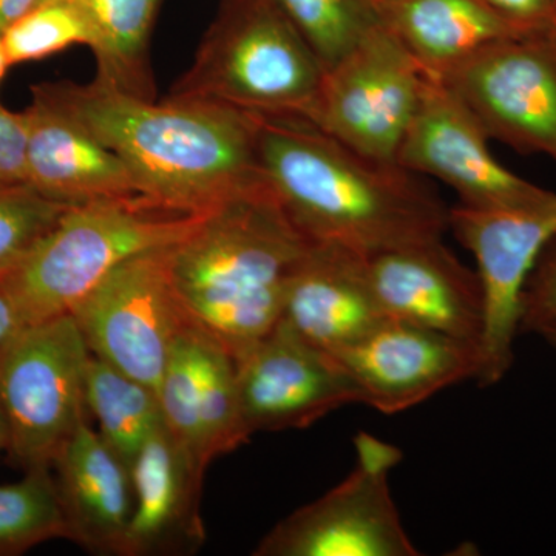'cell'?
I'll return each mask as SVG.
<instances>
[{
  "label": "cell",
  "instance_id": "6da1fadb",
  "mask_svg": "<svg viewBox=\"0 0 556 556\" xmlns=\"http://www.w3.org/2000/svg\"><path fill=\"white\" fill-rule=\"evenodd\" d=\"M257 167L313 243L369 257L448 230L450 207L419 175L367 159L299 115H258Z\"/></svg>",
  "mask_w": 556,
  "mask_h": 556
},
{
  "label": "cell",
  "instance_id": "7a4b0ae2",
  "mask_svg": "<svg viewBox=\"0 0 556 556\" xmlns=\"http://www.w3.org/2000/svg\"><path fill=\"white\" fill-rule=\"evenodd\" d=\"M36 89L115 152L161 206L204 214L260 178L255 113L200 98L144 100L97 79Z\"/></svg>",
  "mask_w": 556,
  "mask_h": 556
},
{
  "label": "cell",
  "instance_id": "3957f363",
  "mask_svg": "<svg viewBox=\"0 0 556 556\" xmlns=\"http://www.w3.org/2000/svg\"><path fill=\"white\" fill-rule=\"evenodd\" d=\"M311 247L260 177L172 244V287L190 324L237 357L280 321L289 281Z\"/></svg>",
  "mask_w": 556,
  "mask_h": 556
},
{
  "label": "cell",
  "instance_id": "277c9868",
  "mask_svg": "<svg viewBox=\"0 0 556 556\" xmlns=\"http://www.w3.org/2000/svg\"><path fill=\"white\" fill-rule=\"evenodd\" d=\"M201 215L142 195L70 204L0 283L24 327L65 316L123 263L178 243Z\"/></svg>",
  "mask_w": 556,
  "mask_h": 556
},
{
  "label": "cell",
  "instance_id": "5b68a950",
  "mask_svg": "<svg viewBox=\"0 0 556 556\" xmlns=\"http://www.w3.org/2000/svg\"><path fill=\"white\" fill-rule=\"evenodd\" d=\"M325 68L274 0H222L172 97L255 113L302 116Z\"/></svg>",
  "mask_w": 556,
  "mask_h": 556
},
{
  "label": "cell",
  "instance_id": "8992f818",
  "mask_svg": "<svg viewBox=\"0 0 556 556\" xmlns=\"http://www.w3.org/2000/svg\"><path fill=\"white\" fill-rule=\"evenodd\" d=\"M91 356L75 318L25 325L0 353V402L9 450L25 471L50 467L86 419Z\"/></svg>",
  "mask_w": 556,
  "mask_h": 556
},
{
  "label": "cell",
  "instance_id": "52a82bcc",
  "mask_svg": "<svg viewBox=\"0 0 556 556\" xmlns=\"http://www.w3.org/2000/svg\"><path fill=\"white\" fill-rule=\"evenodd\" d=\"M426 83V72L379 25L325 70L302 118L367 159L396 163Z\"/></svg>",
  "mask_w": 556,
  "mask_h": 556
},
{
  "label": "cell",
  "instance_id": "ba28073f",
  "mask_svg": "<svg viewBox=\"0 0 556 556\" xmlns=\"http://www.w3.org/2000/svg\"><path fill=\"white\" fill-rule=\"evenodd\" d=\"M356 466L334 489L285 518L257 556H419L390 489L396 445L358 433Z\"/></svg>",
  "mask_w": 556,
  "mask_h": 556
},
{
  "label": "cell",
  "instance_id": "9c48e42d",
  "mask_svg": "<svg viewBox=\"0 0 556 556\" xmlns=\"http://www.w3.org/2000/svg\"><path fill=\"white\" fill-rule=\"evenodd\" d=\"M169 248L123 263L70 313L93 356L155 391L189 321L172 287Z\"/></svg>",
  "mask_w": 556,
  "mask_h": 556
},
{
  "label": "cell",
  "instance_id": "30bf717a",
  "mask_svg": "<svg viewBox=\"0 0 556 556\" xmlns=\"http://www.w3.org/2000/svg\"><path fill=\"white\" fill-rule=\"evenodd\" d=\"M434 79L486 137L556 161V28L500 40Z\"/></svg>",
  "mask_w": 556,
  "mask_h": 556
},
{
  "label": "cell",
  "instance_id": "8fae6325",
  "mask_svg": "<svg viewBox=\"0 0 556 556\" xmlns=\"http://www.w3.org/2000/svg\"><path fill=\"white\" fill-rule=\"evenodd\" d=\"M448 230L477 262L484 294L478 383L501 382L514 365L522 289L541 252L556 237V193L530 206L479 211L450 207Z\"/></svg>",
  "mask_w": 556,
  "mask_h": 556
},
{
  "label": "cell",
  "instance_id": "7c38bea8",
  "mask_svg": "<svg viewBox=\"0 0 556 556\" xmlns=\"http://www.w3.org/2000/svg\"><path fill=\"white\" fill-rule=\"evenodd\" d=\"M489 139L464 102L427 75L396 163L419 177L439 179L455 190L460 206L479 211L530 206L552 195L504 167L490 152Z\"/></svg>",
  "mask_w": 556,
  "mask_h": 556
},
{
  "label": "cell",
  "instance_id": "4fadbf2b",
  "mask_svg": "<svg viewBox=\"0 0 556 556\" xmlns=\"http://www.w3.org/2000/svg\"><path fill=\"white\" fill-rule=\"evenodd\" d=\"M241 417L257 431L308 428L345 405L361 404L338 357L311 345L285 321L236 357Z\"/></svg>",
  "mask_w": 556,
  "mask_h": 556
},
{
  "label": "cell",
  "instance_id": "5bb4252c",
  "mask_svg": "<svg viewBox=\"0 0 556 556\" xmlns=\"http://www.w3.org/2000/svg\"><path fill=\"white\" fill-rule=\"evenodd\" d=\"M164 426L204 478L212 460L248 441L232 353L195 325L186 324L156 390Z\"/></svg>",
  "mask_w": 556,
  "mask_h": 556
},
{
  "label": "cell",
  "instance_id": "9a60e30c",
  "mask_svg": "<svg viewBox=\"0 0 556 556\" xmlns=\"http://www.w3.org/2000/svg\"><path fill=\"white\" fill-rule=\"evenodd\" d=\"M336 357L356 383L361 404L388 416L477 380L481 371V351L473 343L391 318Z\"/></svg>",
  "mask_w": 556,
  "mask_h": 556
},
{
  "label": "cell",
  "instance_id": "2e32d148",
  "mask_svg": "<svg viewBox=\"0 0 556 556\" xmlns=\"http://www.w3.org/2000/svg\"><path fill=\"white\" fill-rule=\"evenodd\" d=\"M367 269L387 318L481 346V280L477 270L467 268L442 240L369 255Z\"/></svg>",
  "mask_w": 556,
  "mask_h": 556
},
{
  "label": "cell",
  "instance_id": "e0dca14e",
  "mask_svg": "<svg viewBox=\"0 0 556 556\" xmlns=\"http://www.w3.org/2000/svg\"><path fill=\"white\" fill-rule=\"evenodd\" d=\"M280 320L332 356L365 338L387 320L367 257L338 244L313 243L289 281Z\"/></svg>",
  "mask_w": 556,
  "mask_h": 556
},
{
  "label": "cell",
  "instance_id": "ac0fdd59",
  "mask_svg": "<svg viewBox=\"0 0 556 556\" xmlns=\"http://www.w3.org/2000/svg\"><path fill=\"white\" fill-rule=\"evenodd\" d=\"M27 121V185L64 204L142 195L123 160L33 87ZM144 197V195H142Z\"/></svg>",
  "mask_w": 556,
  "mask_h": 556
},
{
  "label": "cell",
  "instance_id": "d6986e66",
  "mask_svg": "<svg viewBox=\"0 0 556 556\" xmlns=\"http://www.w3.org/2000/svg\"><path fill=\"white\" fill-rule=\"evenodd\" d=\"M129 470L134 508L123 556L199 547L204 540L199 510L203 479L163 420L146 439Z\"/></svg>",
  "mask_w": 556,
  "mask_h": 556
},
{
  "label": "cell",
  "instance_id": "ffe728a7",
  "mask_svg": "<svg viewBox=\"0 0 556 556\" xmlns=\"http://www.w3.org/2000/svg\"><path fill=\"white\" fill-rule=\"evenodd\" d=\"M51 466L68 540L94 554L123 556L134 508L127 464L84 419Z\"/></svg>",
  "mask_w": 556,
  "mask_h": 556
},
{
  "label": "cell",
  "instance_id": "44dd1931",
  "mask_svg": "<svg viewBox=\"0 0 556 556\" xmlns=\"http://www.w3.org/2000/svg\"><path fill=\"white\" fill-rule=\"evenodd\" d=\"M380 24L431 78L479 51L532 33L501 17L484 0H376Z\"/></svg>",
  "mask_w": 556,
  "mask_h": 556
},
{
  "label": "cell",
  "instance_id": "7402d4cb",
  "mask_svg": "<svg viewBox=\"0 0 556 556\" xmlns=\"http://www.w3.org/2000/svg\"><path fill=\"white\" fill-rule=\"evenodd\" d=\"M64 2L76 7L89 25V47L97 60L94 79L135 97L155 100L149 43L163 0Z\"/></svg>",
  "mask_w": 556,
  "mask_h": 556
},
{
  "label": "cell",
  "instance_id": "603a6c76",
  "mask_svg": "<svg viewBox=\"0 0 556 556\" xmlns=\"http://www.w3.org/2000/svg\"><path fill=\"white\" fill-rule=\"evenodd\" d=\"M84 390L86 407L97 417L101 437L129 467L163 420L159 394L93 354Z\"/></svg>",
  "mask_w": 556,
  "mask_h": 556
},
{
  "label": "cell",
  "instance_id": "cb8c5ba5",
  "mask_svg": "<svg viewBox=\"0 0 556 556\" xmlns=\"http://www.w3.org/2000/svg\"><path fill=\"white\" fill-rule=\"evenodd\" d=\"M49 468H33L21 481L0 484V556L24 554L54 538L68 540L60 492Z\"/></svg>",
  "mask_w": 556,
  "mask_h": 556
},
{
  "label": "cell",
  "instance_id": "d4e9b609",
  "mask_svg": "<svg viewBox=\"0 0 556 556\" xmlns=\"http://www.w3.org/2000/svg\"><path fill=\"white\" fill-rule=\"evenodd\" d=\"M324 68L332 67L380 24L376 0H274Z\"/></svg>",
  "mask_w": 556,
  "mask_h": 556
},
{
  "label": "cell",
  "instance_id": "484cf974",
  "mask_svg": "<svg viewBox=\"0 0 556 556\" xmlns=\"http://www.w3.org/2000/svg\"><path fill=\"white\" fill-rule=\"evenodd\" d=\"M11 65L39 61L83 43L90 30L76 7L64 0H47L0 33Z\"/></svg>",
  "mask_w": 556,
  "mask_h": 556
},
{
  "label": "cell",
  "instance_id": "4316f807",
  "mask_svg": "<svg viewBox=\"0 0 556 556\" xmlns=\"http://www.w3.org/2000/svg\"><path fill=\"white\" fill-rule=\"evenodd\" d=\"M68 206L30 185L0 188V277L56 225Z\"/></svg>",
  "mask_w": 556,
  "mask_h": 556
},
{
  "label": "cell",
  "instance_id": "83f0119b",
  "mask_svg": "<svg viewBox=\"0 0 556 556\" xmlns=\"http://www.w3.org/2000/svg\"><path fill=\"white\" fill-rule=\"evenodd\" d=\"M556 324V237L541 252L527 278L519 303V334L535 332Z\"/></svg>",
  "mask_w": 556,
  "mask_h": 556
},
{
  "label": "cell",
  "instance_id": "f1b7e54d",
  "mask_svg": "<svg viewBox=\"0 0 556 556\" xmlns=\"http://www.w3.org/2000/svg\"><path fill=\"white\" fill-rule=\"evenodd\" d=\"M27 185V121L0 105V188Z\"/></svg>",
  "mask_w": 556,
  "mask_h": 556
},
{
  "label": "cell",
  "instance_id": "f546056e",
  "mask_svg": "<svg viewBox=\"0 0 556 556\" xmlns=\"http://www.w3.org/2000/svg\"><path fill=\"white\" fill-rule=\"evenodd\" d=\"M501 17L526 31L556 28V0H484Z\"/></svg>",
  "mask_w": 556,
  "mask_h": 556
},
{
  "label": "cell",
  "instance_id": "4dcf8cb0",
  "mask_svg": "<svg viewBox=\"0 0 556 556\" xmlns=\"http://www.w3.org/2000/svg\"><path fill=\"white\" fill-rule=\"evenodd\" d=\"M22 327L24 324H22L20 313H17L9 292L0 283V353Z\"/></svg>",
  "mask_w": 556,
  "mask_h": 556
},
{
  "label": "cell",
  "instance_id": "1f68e13d",
  "mask_svg": "<svg viewBox=\"0 0 556 556\" xmlns=\"http://www.w3.org/2000/svg\"><path fill=\"white\" fill-rule=\"evenodd\" d=\"M42 2L43 0H0V33Z\"/></svg>",
  "mask_w": 556,
  "mask_h": 556
},
{
  "label": "cell",
  "instance_id": "d6a6232c",
  "mask_svg": "<svg viewBox=\"0 0 556 556\" xmlns=\"http://www.w3.org/2000/svg\"><path fill=\"white\" fill-rule=\"evenodd\" d=\"M9 448V424H7L5 412L0 402V450Z\"/></svg>",
  "mask_w": 556,
  "mask_h": 556
},
{
  "label": "cell",
  "instance_id": "836d02e7",
  "mask_svg": "<svg viewBox=\"0 0 556 556\" xmlns=\"http://www.w3.org/2000/svg\"><path fill=\"white\" fill-rule=\"evenodd\" d=\"M9 67H11V64L9 56H7L5 46H3L2 35H0V83H2Z\"/></svg>",
  "mask_w": 556,
  "mask_h": 556
},
{
  "label": "cell",
  "instance_id": "e575fe53",
  "mask_svg": "<svg viewBox=\"0 0 556 556\" xmlns=\"http://www.w3.org/2000/svg\"><path fill=\"white\" fill-rule=\"evenodd\" d=\"M540 336L541 338L546 340L548 345L554 348V350L556 351V324L552 325V327H548L547 329H544V331L541 332Z\"/></svg>",
  "mask_w": 556,
  "mask_h": 556
}]
</instances>
